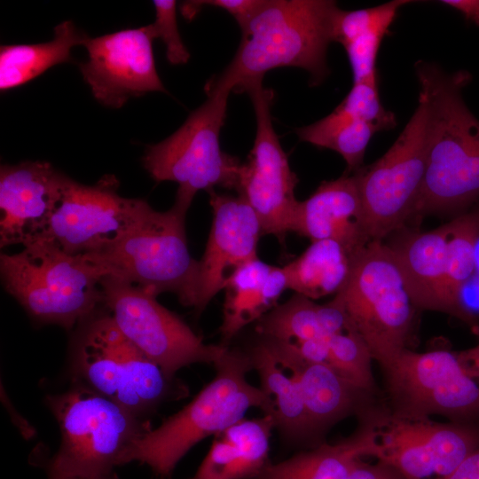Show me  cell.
<instances>
[{
	"label": "cell",
	"instance_id": "603a6c76",
	"mask_svg": "<svg viewBox=\"0 0 479 479\" xmlns=\"http://www.w3.org/2000/svg\"><path fill=\"white\" fill-rule=\"evenodd\" d=\"M377 432L372 420H359L340 442L322 443L278 463L270 462L254 479H347L365 457L377 458Z\"/></svg>",
	"mask_w": 479,
	"mask_h": 479
},
{
	"label": "cell",
	"instance_id": "7402d4cb",
	"mask_svg": "<svg viewBox=\"0 0 479 479\" xmlns=\"http://www.w3.org/2000/svg\"><path fill=\"white\" fill-rule=\"evenodd\" d=\"M288 289L284 267L272 266L258 257L240 266L228 279L223 321L219 327L221 345L228 343L243 327L260 319L277 306Z\"/></svg>",
	"mask_w": 479,
	"mask_h": 479
},
{
	"label": "cell",
	"instance_id": "5bb4252c",
	"mask_svg": "<svg viewBox=\"0 0 479 479\" xmlns=\"http://www.w3.org/2000/svg\"><path fill=\"white\" fill-rule=\"evenodd\" d=\"M262 81L244 90L255 110L256 135L247 161L240 167L235 191L255 212L263 234L283 242L299 201L294 196L298 178L272 126L273 91L264 88Z\"/></svg>",
	"mask_w": 479,
	"mask_h": 479
},
{
	"label": "cell",
	"instance_id": "f546056e",
	"mask_svg": "<svg viewBox=\"0 0 479 479\" xmlns=\"http://www.w3.org/2000/svg\"><path fill=\"white\" fill-rule=\"evenodd\" d=\"M446 279L442 312L450 314L456 295L475 273L479 242V203L449 222Z\"/></svg>",
	"mask_w": 479,
	"mask_h": 479
},
{
	"label": "cell",
	"instance_id": "ba28073f",
	"mask_svg": "<svg viewBox=\"0 0 479 479\" xmlns=\"http://www.w3.org/2000/svg\"><path fill=\"white\" fill-rule=\"evenodd\" d=\"M336 294L349 331L358 334L381 368L411 349L418 309L388 244L371 240L355 253L348 280Z\"/></svg>",
	"mask_w": 479,
	"mask_h": 479
},
{
	"label": "cell",
	"instance_id": "d6a6232c",
	"mask_svg": "<svg viewBox=\"0 0 479 479\" xmlns=\"http://www.w3.org/2000/svg\"><path fill=\"white\" fill-rule=\"evenodd\" d=\"M338 106L355 118L373 125L379 131L391 130L397 124L394 114L381 103L378 82L353 83L351 90Z\"/></svg>",
	"mask_w": 479,
	"mask_h": 479
},
{
	"label": "cell",
	"instance_id": "74e56055",
	"mask_svg": "<svg viewBox=\"0 0 479 479\" xmlns=\"http://www.w3.org/2000/svg\"><path fill=\"white\" fill-rule=\"evenodd\" d=\"M302 357L309 363L330 367L327 337H318L294 342Z\"/></svg>",
	"mask_w": 479,
	"mask_h": 479
},
{
	"label": "cell",
	"instance_id": "ffe728a7",
	"mask_svg": "<svg viewBox=\"0 0 479 479\" xmlns=\"http://www.w3.org/2000/svg\"><path fill=\"white\" fill-rule=\"evenodd\" d=\"M290 232L311 241L334 240L352 255L370 242L356 174L324 181L308 199L298 201Z\"/></svg>",
	"mask_w": 479,
	"mask_h": 479
},
{
	"label": "cell",
	"instance_id": "52a82bcc",
	"mask_svg": "<svg viewBox=\"0 0 479 479\" xmlns=\"http://www.w3.org/2000/svg\"><path fill=\"white\" fill-rule=\"evenodd\" d=\"M45 400L60 432L48 473L87 478L112 475L115 467L124 464L133 443L151 428L148 420L76 381Z\"/></svg>",
	"mask_w": 479,
	"mask_h": 479
},
{
	"label": "cell",
	"instance_id": "8992f818",
	"mask_svg": "<svg viewBox=\"0 0 479 479\" xmlns=\"http://www.w3.org/2000/svg\"><path fill=\"white\" fill-rule=\"evenodd\" d=\"M194 196L177 189L169 209L152 208L118 242L83 255L105 276L123 279L155 296L174 293L181 304L193 308L199 261L188 249L185 221Z\"/></svg>",
	"mask_w": 479,
	"mask_h": 479
},
{
	"label": "cell",
	"instance_id": "7a4b0ae2",
	"mask_svg": "<svg viewBox=\"0 0 479 479\" xmlns=\"http://www.w3.org/2000/svg\"><path fill=\"white\" fill-rule=\"evenodd\" d=\"M339 9L327 0H264L240 27L241 41L230 64L205 88L244 92L267 71L284 67L302 68L312 85L319 84L329 74L326 51Z\"/></svg>",
	"mask_w": 479,
	"mask_h": 479
},
{
	"label": "cell",
	"instance_id": "ac0fdd59",
	"mask_svg": "<svg viewBox=\"0 0 479 479\" xmlns=\"http://www.w3.org/2000/svg\"><path fill=\"white\" fill-rule=\"evenodd\" d=\"M68 178L46 161L1 166V247L43 237Z\"/></svg>",
	"mask_w": 479,
	"mask_h": 479
},
{
	"label": "cell",
	"instance_id": "f35d334b",
	"mask_svg": "<svg viewBox=\"0 0 479 479\" xmlns=\"http://www.w3.org/2000/svg\"><path fill=\"white\" fill-rule=\"evenodd\" d=\"M434 479H479V446L451 474Z\"/></svg>",
	"mask_w": 479,
	"mask_h": 479
},
{
	"label": "cell",
	"instance_id": "2e32d148",
	"mask_svg": "<svg viewBox=\"0 0 479 479\" xmlns=\"http://www.w3.org/2000/svg\"><path fill=\"white\" fill-rule=\"evenodd\" d=\"M153 41L146 26L86 38L88 59L79 68L99 103L120 108L131 98L167 92L156 70Z\"/></svg>",
	"mask_w": 479,
	"mask_h": 479
},
{
	"label": "cell",
	"instance_id": "9a60e30c",
	"mask_svg": "<svg viewBox=\"0 0 479 479\" xmlns=\"http://www.w3.org/2000/svg\"><path fill=\"white\" fill-rule=\"evenodd\" d=\"M378 441L376 459L400 471L407 479L448 475L478 446L479 425L410 420L383 408L373 418Z\"/></svg>",
	"mask_w": 479,
	"mask_h": 479
},
{
	"label": "cell",
	"instance_id": "e575fe53",
	"mask_svg": "<svg viewBox=\"0 0 479 479\" xmlns=\"http://www.w3.org/2000/svg\"><path fill=\"white\" fill-rule=\"evenodd\" d=\"M264 0H203L188 1L181 6L184 17L191 20L204 6H213L229 12L242 27L263 4Z\"/></svg>",
	"mask_w": 479,
	"mask_h": 479
},
{
	"label": "cell",
	"instance_id": "3957f363",
	"mask_svg": "<svg viewBox=\"0 0 479 479\" xmlns=\"http://www.w3.org/2000/svg\"><path fill=\"white\" fill-rule=\"evenodd\" d=\"M214 366V379L179 412L137 439L124 464L138 461L169 477L194 445L244 419L249 409L276 416L273 399L247 380L253 369L248 352L228 348Z\"/></svg>",
	"mask_w": 479,
	"mask_h": 479
},
{
	"label": "cell",
	"instance_id": "277c9868",
	"mask_svg": "<svg viewBox=\"0 0 479 479\" xmlns=\"http://www.w3.org/2000/svg\"><path fill=\"white\" fill-rule=\"evenodd\" d=\"M101 308L74 332L68 357L73 381L145 420L162 404L185 397L187 387L136 347Z\"/></svg>",
	"mask_w": 479,
	"mask_h": 479
},
{
	"label": "cell",
	"instance_id": "f1b7e54d",
	"mask_svg": "<svg viewBox=\"0 0 479 479\" xmlns=\"http://www.w3.org/2000/svg\"><path fill=\"white\" fill-rule=\"evenodd\" d=\"M295 132L301 141L341 154L347 164L348 173H353L363 167L368 143L380 131L373 125L337 106L327 116L298 128Z\"/></svg>",
	"mask_w": 479,
	"mask_h": 479
},
{
	"label": "cell",
	"instance_id": "ab89813d",
	"mask_svg": "<svg viewBox=\"0 0 479 479\" xmlns=\"http://www.w3.org/2000/svg\"><path fill=\"white\" fill-rule=\"evenodd\" d=\"M441 3L456 9L467 21L479 26V0H444Z\"/></svg>",
	"mask_w": 479,
	"mask_h": 479
},
{
	"label": "cell",
	"instance_id": "6da1fadb",
	"mask_svg": "<svg viewBox=\"0 0 479 479\" xmlns=\"http://www.w3.org/2000/svg\"><path fill=\"white\" fill-rule=\"evenodd\" d=\"M414 67L428 105L427 169L414 217L461 214L479 200V120L462 95L472 76L423 60Z\"/></svg>",
	"mask_w": 479,
	"mask_h": 479
},
{
	"label": "cell",
	"instance_id": "60d3db41",
	"mask_svg": "<svg viewBox=\"0 0 479 479\" xmlns=\"http://www.w3.org/2000/svg\"><path fill=\"white\" fill-rule=\"evenodd\" d=\"M457 352L467 373L479 382V342L472 348Z\"/></svg>",
	"mask_w": 479,
	"mask_h": 479
},
{
	"label": "cell",
	"instance_id": "7c38bea8",
	"mask_svg": "<svg viewBox=\"0 0 479 479\" xmlns=\"http://www.w3.org/2000/svg\"><path fill=\"white\" fill-rule=\"evenodd\" d=\"M103 306L119 330L169 377L193 364L218 361L228 347L207 344L156 296L123 279L104 276Z\"/></svg>",
	"mask_w": 479,
	"mask_h": 479
},
{
	"label": "cell",
	"instance_id": "4dcf8cb0",
	"mask_svg": "<svg viewBox=\"0 0 479 479\" xmlns=\"http://www.w3.org/2000/svg\"><path fill=\"white\" fill-rule=\"evenodd\" d=\"M256 331L263 338L297 342L325 335L318 317V304L295 294L257 320Z\"/></svg>",
	"mask_w": 479,
	"mask_h": 479
},
{
	"label": "cell",
	"instance_id": "d6986e66",
	"mask_svg": "<svg viewBox=\"0 0 479 479\" xmlns=\"http://www.w3.org/2000/svg\"><path fill=\"white\" fill-rule=\"evenodd\" d=\"M278 364L299 382L313 435L344 418H368L385 404L380 396L352 384L331 367L304 360L292 342L263 338Z\"/></svg>",
	"mask_w": 479,
	"mask_h": 479
},
{
	"label": "cell",
	"instance_id": "836d02e7",
	"mask_svg": "<svg viewBox=\"0 0 479 479\" xmlns=\"http://www.w3.org/2000/svg\"><path fill=\"white\" fill-rule=\"evenodd\" d=\"M155 20L147 25L153 39L160 38L166 47V57L172 65H182L190 59V52L185 45L177 21V2L173 0H155Z\"/></svg>",
	"mask_w": 479,
	"mask_h": 479
},
{
	"label": "cell",
	"instance_id": "d4e9b609",
	"mask_svg": "<svg viewBox=\"0 0 479 479\" xmlns=\"http://www.w3.org/2000/svg\"><path fill=\"white\" fill-rule=\"evenodd\" d=\"M409 3L407 0H394L366 9H339L333 40L340 43L346 51L353 83L378 82L376 59L379 48L398 10Z\"/></svg>",
	"mask_w": 479,
	"mask_h": 479
},
{
	"label": "cell",
	"instance_id": "1f68e13d",
	"mask_svg": "<svg viewBox=\"0 0 479 479\" xmlns=\"http://www.w3.org/2000/svg\"><path fill=\"white\" fill-rule=\"evenodd\" d=\"M330 367L357 387L379 396L371 352L355 331L327 336Z\"/></svg>",
	"mask_w": 479,
	"mask_h": 479
},
{
	"label": "cell",
	"instance_id": "484cf974",
	"mask_svg": "<svg viewBox=\"0 0 479 479\" xmlns=\"http://www.w3.org/2000/svg\"><path fill=\"white\" fill-rule=\"evenodd\" d=\"M88 36L70 20L54 27L53 38L35 44H9L0 48V90L20 87L49 68L71 59L75 46L83 45Z\"/></svg>",
	"mask_w": 479,
	"mask_h": 479
},
{
	"label": "cell",
	"instance_id": "b9f144b4",
	"mask_svg": "<svg viewBox=\"0 0 479 479\" xmlns=\"http://www.w3.org/2000/svg\"><path fill=\"white\" fill-rule=\"evenodd\" d=\"M49 479H115L114 475L97 478L77 477V476H65L56 474L48 473Z\"/></svg>",
	"mask_w": 479,
	"mask_h": 479
},
{
	"label": "cell",
	"instance_id": "cb8c5ba5",
	"mask_svg": "<svg viewBox=\"0 0 479 479\" xmlns=\"http://www.w3.org/2000/svg\"><path fill=\"white\" fill-rule=\"evenodd\" d=\"M449 222L434 230L408 233L392 249L418 310L442 312L446 279Z\"/></svg>",
	"mask_w": 479,
	"mask_h": 479
},
{
	"label": "cell",
	"instance_id": "30bf717a",
	"mask_svg": "<svg viewBox=\"0 0 479 479\" xmlns=\"http://www.w3.org/2000/svg\"><path fill=\"white\" fill-rule=\"evenodd\" d=\"M206 101L183 125L158 144L146 147L143 166L156 182L171 181L196 194L215 186L236 190L238 158L222 151L219 137L231 91L205 89Z\"/></svg>",
	"mask_w": 479,
	"mask_h": 479
},
{
	"label": "cell",
	"instance_id": "8fae6325",
	"mask_svg": "<svg viewBox=\"0 0 479 479\" xmlns=\"http://www.w3.org/2000/svg\"><path fill=\"white\" fill-rule=\"evenodd\" d=\"M428 125V105L420 92L416 110L390 148L354 172L370 240H382L414 217L427 169Z\"/></svg>",
	"mask_w": 479,
	"mask_h": 479
},
{
	"label": "cell",
	"instance_id": "44dd1931",
	"mask_svg": "<svg viewBox=\"0 0 479 479\" xmlns=\"http://www.w3.org/2000/svg\"><path fill=\"white\" fill-rule=\"evenodd\" d=\"M273 415L242 419L214 436L212 444L189 479H254L271 462Z\"/></svg>",
	"mask_w": 479,
	"mask_h": 479
},
{
	"label": "cell",
	"instance_id": "5b68a950",
	"mask_svg": "<svg viewBox=\"0 0 479 479\" xmlns=\"http://www.w3.org/2000/svg\"><path fill=\"white\" fill-rule=\"evenodd\" d=\"M0 273L4 289L39 324L72 330L103 307V271L46 239L2 254Z\"/></svg>",
	"mask_w": 479,
	"mask_h": 479
},
{
	"label": "cell",
	"instance_id": "e0dca14e",
	"mask_svg": "<svg viewBox=\"0 0 479 479\" xmlns=\"http://www.w3.org/2000/svg\"><path fill=\"white\" fill-rule=\"evenodd\" d=\"M208 192L213 222L205 251L198 260L193 309L199 314L240 266L257 257V244L263 234L255 212L241 196L215 190Z\"/></svg>",
	"mask_w": 479,
	"mask_h": 479
},
{
	"label": "cell",
	"instance_id": "4fadbf2b",
	"mask_svg": "<svg viewBox=\"0 0 479 479\" xmlns=\"http://www.w3.org/2000/svg\"><path fill=\"white\" fill-rule=\"evenodd\" d=\"M114 175L85 185L68 178L42 239L71 255L100 252L118 242L152 210L144 200L122 197Z\"/></svg>",
	"mask_w": 479,
	"mask_h": 479
},
{
	"label": "cell",
	"instance_id": "8d00e7d4",
	"mask_svg": "<svg viewBox=\"0 0 479 479\" xmlns=\"http://www.w3.org/2000/svg\"><path fill=\"white\" fill-rule=\"evenodd\" d=\"M347 479H407L393 466L378 460L374 464L360 459Z\"/></svg>",
	"mask_w": 479,
	"mask_h": 479
},
{
	"label": "cell",
	"instance_id": "83f0119b",
	"mask_svg": "<svg viewBox=\"0 0 479 479\" xmlns=\"http://www.w3.org/2000/svg\"><path fill=\"white\" fill-rule=\"evenodd\" d=\"M248 354L261 389L274 401L276 428L290 439L314 436L296 377L286 373L263 341Z\"/></svg>",
	"mask_w": 479,
	"mask_h": 479
},
{
	"label": "cell",
	"instance_id": "4316f807",
	"mask_svg": "<svg viewBox=\"0 0 479 479\" xmlns=\"http://www.w3.org/2000/svg\"><path fill=\"white\" fill-rule=\"evenodd\" d=\"M352 255L334 240L311 241L306 250L284 269L288 289L311 300L336 294L345 285Z\"/></svg>",
	"mask_w": 479,
	"mask_h": 479
},
{
	"label": "cell",
	"instance_id": "d590c367",
	"mask_svg": "<svg viewBox=\"0 0 479 479\" xmlns=\"http://www.w3.org/2000/svg\"><path fill=\"white\" fill-rule=\"evenodd\" d=\"M318 317L326 336L342 334L350 330L348 314L340 297H334L325 304H318Z\"/></svg>",
	"mask_w": 479,
	"mask_h": 479
},
{
	"label": "cell",
	"instance_id": "9c48e42d",
	"mask_svg": "<svg viewBox=\"0 0 479 479\" xmlns=\"http://www.w3.org/2000/svg\"><path fill=\"white\" fill-rule=\"evenodd\" d=\"M381 369L383 400L394 417L419 420L439 415L479 425V382L467 373L457 351L407 349Z\"/></svg>",
	"mask_w": 479,
	"mask_h": 479
}]
</instances>
